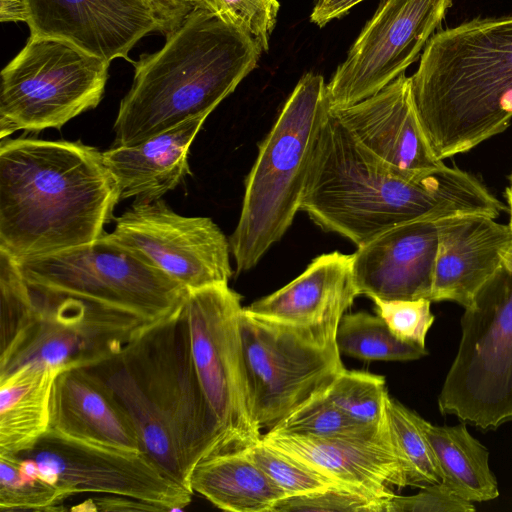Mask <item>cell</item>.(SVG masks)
Segmentation results:
<instances>
[{
  "instance_id": "cell-36",
  "label": "cell",
  "mask_w": 512,
  "mask_h": 512,
  "mask_svg": "<svg viewBox=\"0 0 512 512\" xmlns=\"http://www.w3.org/2000/svg\"><path fill=\"white\" fill-rule=\"evenodd\" d=\"M472 502L452 492L442 482L425 486L412 496L394 495L389 501L387 512H472Z\"/></svg>"
},
{
  "instance_id": "cell-23",
  "label": "cell",
  "mask_w": 512,
  "mask_h": 512,
  "mask_svg": "<svg viewBox=\"0 0 512 512\" xmlns=\"http://www.w3.org/2000/svg\"><path fill=\"white\" fill-rule=\"evenodd\" d=\"M207 115L190 118L134 146H116L103 153L116 181L120 201L161 199L191 174L188 154Z\"/></svg>"
},
{
  "instance_id": "cell-18",
  "label": "cell",
  "mask_w": 512,
  "mask_h": 512,
  "mask_svg": "<svg viewBox=\"0 0 512 512\" xmlns=\"http://www.w3.org/2000/svg\"><path fill=\"white\" fill-rule=\"evenodd\" d=\"M357 296L352 254L334 251L314 258L298 277L244 311L319 343L336 345L340 320Z\"/></svg>"
},
{
  "instance_id": "cell-16",
  "label": "cell",
  "mask_w": 512,
  "mask_h": 512,
  "mask_svg": "<svg viewBox=\"0 0 512 512\" xmlns=\"http://www.w3.org/2000/svg\"><path fill=\"white\" fill-rule=\"evenodd\" d=\"M30 35L65 40L108 62L161 28L141 0H23Z\"/></svg>"
},
{
  "instance_id": "cell-5",
  "label": "cell",
  "mask_w": 512,
  "mask_h": 512,
  "mask_svg": "<svg viewBox=\"0 0 512 512\" xmlns=\"http://www.w3.org/2000/svg\"><path fill=\"white\" fill-rule=\"evenodd\" d=\"M262 50L196 4L163 47L133 62V83L114 122L116 146H134L209 114L255 68Z\"/></svg>"
},
{
  "instance_id": "cell-38",
  "label": "cell",
  "mask_w": 512,
  "mask_h": 512,
  "mask_svg": "<svg viewBox=\"0 0 512 512\" xmlns=\"http://www.w3.org/2000/svg\"><path fill=\"white\" fill-rule=\"evenodd\" d=\"M363 0H316L310 20L319 27L339 18Z\"/></svg>"
},
{
  "instance_id": "cell-7",
  "label": "cell",
  "mask_w": 512,
  "mask_h": 512,
  "mask_svg": "<svg viewBox=\"0 0 512 512\" xmlns=\"http://www.w3.org/2000/svg\"><path fill=\"white\" fill-rule=\"evenodd\" d=\"M464 309L438 407L443 415L496 429L512 421V273L503 265Z\"/></svg>"
},
{
  "instance_id": "cell-41",
  "label": "cell",
  "mask_w": 512,
  "mask_h": 512,
  "mask_svg": "<svg viewBox=\"0 0 512 512\" xmlns=\"http://www.w3.org/2000/svg\"><path fill=\"white\" fill-rule=\"evenodd\" d=\"M503 265L512 273V247L505 254Z\"/></svg>"
},
{
  "instance_id": "cell-3",
  "label": "cell",
  "mask_w": 512,
  "mask_h": 512,
  "mask_svg": "<svg viewBox=\"0 0 512 512\" xmlns=\"http://www.w3.org/2000/svg\"><path fill=\"white\" fill-rule=\"evenodd\" d=\"M120 201L103 153L81 141L0 144V249L15 260L99 239Z\"/></svg>"
},
{
  "instance_id": "cell-35",
  "label": "cell",
  "mask_w": 512,
  "mask_h": 512,
  "mask_svg": "<svg viewBox=\"0 0 512 512\" xmlns=\"http://www.w3.org/2000/svg\"><path fill=\"white\" fill-rule=\"evenodd\" d=\"M387 512V503L372 500L342 487L289 496L273 512Z\"/></svg>"
},
{
  "instance_id": "cell-27",
  "label": "cell",
  "mask_w": 512,
  "mask_h": 512,
  "mask_svg": "<svg viewBox=\"0 0 512 512\" xmlns=\"http://www.w3.org/2000/svg\"><path fill=\"white\" fill-rule=\"evenodd\" d=\"M336 345L340 354L365 361H411L428 354L426 347L398 339L378 315L367 312L343 315Z\"/></svg>"
},
{
  "instance_id": "cell-19",
  "label": "cell",
  "mask_w": 512,
  "mask_h": 512,
  "mask_svg": "<svg viewBox=\"0 0 512 512\" xmlns=\"http://www.w3.org/2000/svg\"><path fill=\"white\" fill-rule=\"evenodd\" d=\"M330 112L362 147L398 173L417 175L443 163L425 136L411 79L404 73L376 94Z\"/></svg>"
},
{
  "instance_id": "cell-8",
  "label": "cell",
  "mask_w": 512,
  "mask_h": 512,
  "mask_svg": "<svg viewBox=\"0 0 512 512\" xmlns=\"http://www.w3.org/2000/svg\"><path fill=\"white\" fill-rule=\"evenodd\" d=\"M104 234L88 244L16 261L31 286L99 304L146 324L184 303L188 290L183 285Z\"/></svg>"
},
{
  "instance_id": "cell-1",
  "label": "cell",
  "mask_w": 512,
  "mask_h": 512,
  "mask_svg": "<svg viewBox=\"0 0 512 512\" xmlns=\"http://www.w3.org/2000/svg\"><path fill=\"white\" fill-rule=\"evenodd\" d=\"M301 211L357 247L403 223L466 214L497 218L504 204L473 175L444 163L417 175L389 168L329 111L313 151Z\"/></svg>"
},
{
  "instance_id": "cell-43",
  "label": "cell",
  "mask_w": 512,
  "mask_h": 512,
  "mask_svg": "<svg viewBox=\"0 0 512 512\" xmlns=\"http://www.w3.org/2000/svg\"><path fill=\"white\" fill-rule=\"evenodd\" d=\"M194 1H195L196 3H199V2H200V0H194Z\"/></svg>"
},
{
  "instance_id": "cell-25",
  "label": "cell",
  "mask_w": 512,
  "mask_h": 512,
  "mask_svg": "<svg viewBox=\"0 0 512 512\" xmlns=\"http://www.w3.org/2000/svg\"><path fill=\"white\" fill-rule=\"evenodd\" d=\"M189 486L217 508L231 512H273L288 497L245 449L202 460L192 470Z\"/></svg>"
},
{
  "instance_id": "cell-31",
  "label": "cell",
  "mask_w": 512,
  "mask_h": 512,
  "mask_svg": "<svg viewBox=\"0 0 512 512\" xmlns=\"http://www.w3.org/2000/svg\"><path fill=\"white\" fill-rule=\"evenodd\" d=\"M331 402L354 421L379 427L386 420L389 394L384 377L344 369L326 391Z\"/></svg>"
},
{
  "instance_id": "cell-22",
  "label": "cell",
  "mask_w": 512,
  "mask_h": 512,
  "mask_svg": "<svg viewBox=\"0 0 512 512\" xmlns=\"http://www.w3.org/2000/svg\"><path fill=\"white\" fill-rule=\"evenodd\" d=\"M50 429L90 443L143 451L129 414L107 384L87 367L68 368L57 376Z\"/></svg>"
},
{
  "instance_id": "cell-28",
  "label": "cell",
  "mask_w": 512,
  "mask_h": 512,
  "mask_svg": "<svg viewBox=\"0 0 512 512\" xmlns=\"http://www.w3.org/2000/svg\"><path fill=\"white\" fill-rule=\"evenodd\" d=\"M386 421L403 463L408 486L423 488L440 483L442 474L423 428L424 419L399 401L387 398Z\"/></svg>"
},
{
  "instance_id": "cell-6",
  "label": "cell",
  "mask_w": 512,
  "mask_h": 512,
  "mask_svg": "<svg viewBox=\"0 0 512 512\" xmlns=\"http://www.w3.org/2000/svg\"><path fill=\"white\" fill-rule=\"evenodd\" d=\"M329 111L322 75L306 73L259 145L246 178L239 221L229 238L237 273L255 267L300 211L316 140Z\"/></svg>"
},
{
  "instance_id": "cell-14",
  "label": "cell",
  "mask_w": 512,
  "mask_h": 512,
  "mask_svg": "<svg viewBox=\"0 0 512 512\" xmlns=\"http://www.w3.org/2000/svg\"><path fill=\"white\" fill-rule=\"evenodd\" d=\"M105 237L141 255L187 290L228 284L230 243L208 217H187L164 200L134 202Z\"/></svg>"
},
{
  "instance_id": "cell-9",
  "label": "cell",
  "mask_w": 512,
  "mask_h": 512,
  "mask_svg": "<svg viewBox=\"0 0 512 512\" xmlns=\"http://www.w3.org/2000/svg\"><path fill=\"white\" fill-rule=\"evenodd\" d=\"M110 62L61 39L30 35L2 69L0 138L60 129L101 101Z\"/></svg>"
},
{
  "instance_id": "cell-13",
  "label": "cell",
  "mask_w": 512,
  "mask_h": 512,
  "mask_svg": "<svg viewBox=\"0 0 512 512\" xmlns=\"http://www.w3.org/2000/svg\"><path fill=\"white\" fill-rule=\"evenodd\" d=\"M146 324L74 302L33 300L0 344V378L26 365L90 367L116 354Z\"/></svg>"
},
{
  "instance_id": "cell-10",
  "label": "cell",
  "mask_w": 512,
  "mask_h": 512,
  "mask_svg": "<svg viewBox=\"0 0 512 512\" xmlns=\"http://www.w3.org/2000/svg\"><path fill=\"white\" fill-rule=\"evenodd\" d=\"M185 311L196 372L221 431L224 453L261 440L251 409L241 336V296L228 284L188 290Z\"/></svg>"
},
{
  "instance_id": "cell-32",
  "label": "cell",
  "mask_w": 512,
  "mask_h": 512,
  "mask_svg": "<svg viewBox=\"0 0 512 512\" xmlns=\"http://www.w3.org/2000/svg\"><path fill=\"white\" fill-rule=\"evenodd\" d=\"M245 450L288 497L340 487L317 470L268 445L262 439Z\"/></svg>"
},
{
  "instance_id": "cell-37",
  "label": "cell",
  "mask_w": 512,
  "mask_h": 512,
  "mask_svg": "<svg viewBox=\"0 0 512 512\" xmlns=\"http://www.w3.org/2000/svg\"><path fill=\"white\" fill-rule=\"evenodd\" d=\"M165 35L177 28L197 4L194 0H141Z\"/></svg>"
},
{
  "instance_id": "cell-30",
  "label": "cell",
  "mask_w": 512,
  "mask_h": 512,
  "mask_svg": "<svg viewBox=\"0 0 512 512\" xmlns=\"http://www.w3.org/2000/svg\"><path fill=\"white\" fill-rule=\"evenodd\" d=\"M386 428V420L379 427L354 421L336 407L325 392L304 403L272 430L319 438H372Z\"/></svg>"
},
{
  "instance_id": "cell-17",
  "label": "cell",
  "mask_w": 512,
  "mask_h": 512,
  "mask_svg": "<svg viewBox=\"0 0 512 512\" xmlns=\"http://www.w3.org/2000/svg\"><path fill=\"white\" fill-rule=\"evenodd\" d=\"M261 439L338 486L387 506L395 495L392 487L408 486L388 425L372 438H319L270 430Z\"/></svg>"
},
{
  "instance_id": "cell-39",
  "label": "cell",
  "mask_w": 512,
  "mask_h": 512,
  "mask_svg": "<svg viewBox=\"0 0 512 512\" xmlns=\"http://www.w3.org/2000/svg\"><path fill=\"white\" fill-rule=\"evenodd\" d=\"M1 22L27 21V11L23 0H0Z\"/></svg>"
},
{
  "instance_id": "cell-21",
  "label": "cell",
  "mask_w": 512,
  "mask_h": 512,
  "mask_svg": "<svg viewBox=\"0 0 512 512\" xmlns=\"http://www.w3.org/2000/svg\"><path fill=\"white\" fill-rule=\"evenodd\" d=\"M495 218L466 214L436 222L438 249L431 302L471 305L481 288L503 266L512 230Z\"/></svg>"
},
{
  "instance_id": "cell-26",
  "label": "cell",
  "mask_w": 512,
  "mask_h": 512,
  "mask_svg": "<svg viewBox=\"0 0 512 512\" xmlns=\"http://www.w3.org/2000/svg\"><path fill=\"white\" fill-rule=\"evenodd\" d=\"M423 428L442 474V483L469 502L499 496L498 483L489 466V451L465 424L437 426L424 419Z\"/></svg>"
},
{
  "instance_id": "cell-29",
  "label": "cell",
  "mask_w": 512,
  "mask_h": 512,
  "mask_svg": "<svg viewBox=\"0 0 512 512\" xmlns=\"http://www.w3.org/2000/svg\"><path fill=\"white\" fill-rule=\"evenodd\" d=\"M63 502L58 487L32 459L0 454L1 511H62Z\"/></svg>"
},
{
  "instance_id": "cell-24",
  "label": "cell",
  "mask_w": 512,
  "mask_h": 512,
  "mask_svg": "<svg viewBox=\"0 0 512 512\" xmlns=\"http://www.w3.org/2000/svg\"><path fill=\"white\" fill-rule=\"evenodd\" d=\"M61 368L26 365L0 378V454L33 448L51 428V401Z\"/></svg>"
},
{
  "instance_id": "cell-42",
  "label": "cell",
  "mask_w": 512,
  "mask_h": 512,
  "mask_svg": "<svg viewBox=\"0 0 512 512\" xmlns=\"http://www.w3.org/2000/svg\"><path fill=\"white\" fill-rule=\"evenodd\" d=\"M510 181H511V185H512V175H511V177H510Z\"/></svg>"
},
{
  "instance_id": "cell-15",
  "label": "cell",
  "mask_w": 512,
  "mask_h": 512,
  "mask_svg": "<svg viewBox=\"0 0 512 512\" xmlns=\"http://www.w3.org/2000/svg\"><path fill=\"white\" fill-rule=\"evenodd\" d=\"M451 6L452 0H383L326 84L330 110L358 103L404 73Z\"/></svg>"
},
{
  "instance_id": "cell-12",
  "label": "cell",
  "mask_w": 512,
  "mask_h": 512,
  "mask_svg": "<svg viewBox=\"0 0 512 512\" xmlns=\"http://www.w3.org/2000/svg\"><path fill=\"white\" fill-rule=\"evenodd\" d=\"M18 454L37 464L64 501L76 494L95 493L173 511L188 506L194 494L166 475L144 451L90 443L51 429L33 448Z\"/></svg>"
},
{
  "instance_id": "cell-4",
  "label": "cell",
  "mask_w": 512,
  "mask_h": 512,
  "mask_svg": "<svg viewBox=\"0 0 512 512\" xmlns=\"http://www.w3.org/2000/svg\"><path fill=\"white\" fill-rule=\"evenodd\" d=\"M415 109L439 160L465 153L512 120V14L434 33L410 77Z\"/></svg>"
},
{
  "instance_id": "cell-33",
  "label": "cell",
  "mask_w": 512,
  "mask_h": 512,
  "mask_svg": "<svg viewBox=\"0 0 512 512\" xmlns=\"http://www.w3.org/2000/svg\"><path fill=\"white\" fill-rule=\"evenodd\" d=\"M198 4L250 35L262 51H268L279 10L277 0H200Z\"/></svg>"
},
{
  "instance_id": "cell-20",
  "label": "cell",
  "mask_w": 512,
  "mask_h": 512,
  "mask_svg": "<svg viewBox=\"0 0 512 512\" xmlns=\"http://www.w3.org/2000/svg\"><path fill=\"white\" fill-rule=\"evenodd\" d=\"M438 249L433 221L394 226L357 247L352 271L359 295L384 300H430Z\"/></svg>"
},
{
  "instance_id": "cell-2",
  "label": "cell",
  "mask_w": 512,
  "mask_h": 512,
  "mask_svg": "<svg viewBox=\"0 0 512 512\" xmlns=\"http://www.w3.org/2000/svg\"><path fill=\"white\" fill-rule=\"evenodd\" d=\"M87 368L129 414L143 451L192 491L194 467L224 453V446L196 372L185 301L136 330L116 354Z\"/></svg>"
},
{
  "instance_id": "cell-34",
  "label": "cell",
  "mask_w": 512,
  "mask_h": 512,
  "mask_svg": "<svg viewBox=\"0 0 512 512\" xmlns=\"http://www.w3.org/2000/svg\"><path fill=\"white\" fill-rule=\"evenodd\" d=\"M372 300L377 315L398 339L425 347L426 335L435 320L429 299Z\"/></svg>"
},
{
  "instance_id": "cell-40",
  "label": "cell",
  "mask_w": 512,
  "mask_h": 512,
  "mask_svg": "<svg viewBox=\"0 0 512 512\" xmlns=\"http://www.w3.org/2000/svg\"><path fill=\"white\" fill-rule=\"evenodd\" d=\"M505 196H506L507 203L509 206V214H510L509 226L512 230V185L506 189Z\"/></svg>"
},
{
  "instance_id": "cell-11",
  "label": "cell",
  "mask_w": 512,
  "mask_h": 512,
  "mask_svg": "<svg viewBox=\"0 0 512 512\" xmlns=\"http://www.w3.org/2000/svg\"><path fill=\"white\" fill-rule=\"evenodd\" d=\"M241 336L253 417L272 430L345 369L336 345H325L244 311Z\"/></svg>"
}]
</instances>
